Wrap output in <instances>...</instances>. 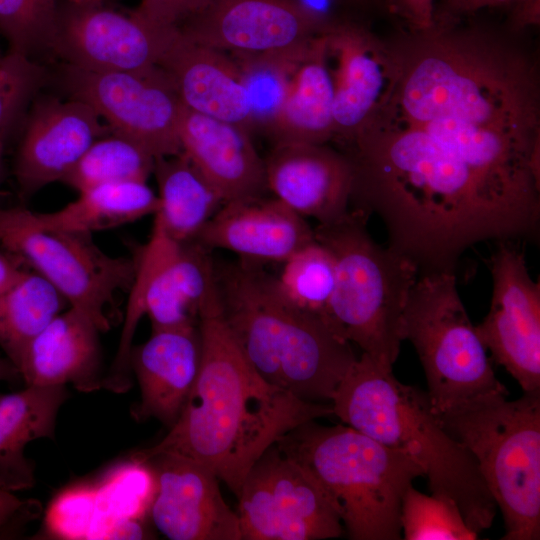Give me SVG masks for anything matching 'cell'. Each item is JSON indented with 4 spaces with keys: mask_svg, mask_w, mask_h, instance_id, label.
Returning <instances> with one entry per match:
<instances>
[{
    "mask_svg": "<svg viewBox=\"0 0 540 540\" xmlns=\"http://www.w3.org/2000/svg\"><path fill=\"white\" fill-rule=\"evenodd\" d=\"M345 145L353 209L378 215L420 273H454L477 243L538 232L540 114L501 82L397 80Z\"/></svg>",
    "mask_w": 540,
    "mask_h": 540,
    "instance_id": "1",
    "label": "cell"
},
{
    "mask_svg": "<svg viewBox=\"0 0 540 540\" xmlns=\"http://www.w3.org/2000/svg\"><path fill=\"white\" fill-rule=\"evenodd\" d=\"M201 360L184 408L155 445L133 459L171 453L209 468L236 498L263 453L297 426L334 416L331 403L309 402L265 381L242 352L222 313L218 289L198 320Z\"/></svg>",
    "mask_w": 540,
    "mask_h": 540,
    "instance_id": "2",
    "label": "cell"
},
{
    "mask_svg": "<svg viewBox=\"0 0 540 540\" xmlns=\"http://www.w3.org/2000/svg\"><path fill=\"white\" fill-rule=\"evenodd\" d=\"M215 272L223 317L257 373L302 400L330 403L357 358L350 342L293 304L253 260L215 263Z\"/></svg>",
    "mask_w": 540,
    "mask_h": 540,
    "instance_id": "3",
    "label": "cell"
},
{
    "mask_svg": "<svg viewBox=\"0 0 540 540\" xmlns=\"http://www.w3.org/2000/svg\"><path fill=\"white\" fill-rule=\"evenodd\" d=\"M330 403L344 424L420 465L431 495L454 505L472 531L490 528L497 504L474 456L441 425L427 392L399 382L391 367L362 353Z\"/></svg>",
    "mask_w": 540,
    "mask_h": 540,
    "instance_id": "4",
    "label": "cell"
},
{
    "mask_svg": "<svg viewBox=\"0 0 540 540\" xmlns=\"http://www.w3.org/2000/svg\"><path fill=\"white\" fill-rule=\"evenodd\" d=\"M276 446L317 480L352 540H399L407 489L420 465L348 425L307 421Z\"/></svg>",
    "mask_w": 540,
    "mask_h": 540,
    "instance_id": "5",
    "label": "cell"
},
{
    "mask_svg": "<svg viewBox=\"0 0 540 540\" xmlns=\"http://www.w3.org/2000/svg\"><path fill=\"white\" fill-rule=\"evenodd\" d=\"M367 217L352 208L341 219L314 229L315 240L335 263L327 315L342 337L392 368L404 340V308L420 272L410 258L373 240Z\"/></svg>",
    "mask_w": 540,
    "mask_h": 540,
    "instance_id": "6",
    "label": "cell"
},
{
    "mask_svg": "<svg viewBox=\"0 0 540 540\" xmlns=\"http://www.w3.org/2000/svg\"><path fill=\"white\" fill-rule=\"evenodd\" d=\"M479 398L435 414L444 429L475 458L497 507L504 540L540 536V390Z\"/></svg>",
    "mask_w": 540,
    "mask_h": 540,
    "instance_id": "7",
    "label": "cell"
},
{
    "mask_svg": "<svg viewBox=\"0 0 540 540\" xmlns=\"http://www.w3.org/2000/svg\"><path fill=\"white\" fill-rule=\"evenodd\" d=\"M402 333L419 356L435 414L485 396L508 395L461 301L455 273L419 274L404 308Z\"/></svg>",
    "mask_w": 540,
    "mask_h": 540,
    "instance_id": "8",
    "label": "cell"
},
{
    "mask_svg": "<svg viewBox=\"0 0 540 540\" xmlns=\"http://www.w3.org/2000/svg\"><path fill=\"white\" fill-rule=\"evenodd\" d=\"M0 243L44 277L68 306L86 316L100 332L111 327L110 309L128 292L135 259L104 252L87 233L41 229L21 207L0 208Z\"/></svg>",
    "mask_w": 540,
    "mask_h": 540,
    "instance_id": "9",
    "label": "cell"
},
{
    "mask_svg": "<svg viewBox=\"0 0 540 540\" xmlns=\"http://www.w3.org/2000/svg\"><path fill=\"white\" fill-rule=\"evenodd\" d=\"M237 499L242 540H320L343 534L320 484L276 444L250 469Z\"/></svg>",
    "mask_w": 540,
    "mask_h": 540,
    "instance_id": "10",
    "label": "cell"
},
{
    "mask_svg": "<svg viewBox=\"0 0 540 540\" xmlns=\"http://www.w3.org/2000/svg\"><path fill=\"white\" fill-rule=\"evenodd\" d=\"M63 84L70 97L90 105L112 132L133 140L155 159L181 152L183 104L159 66L94 72L65 65Z\"/></svg>",
    "mask_w": 540,
    "mask_h": 540,
    "instance_id": "11",
    "label": "cell"
},
{
    "mask_svg": "<svg viewBox=\"0 0 540 540\" xmlns=\"http://www.w3.org/2000/svg\"><path fill=\"white\" fill-rule=\"evenodd\" d=\"M331 22L302 0H208L178 26L188 40L229 54L299 49Z\"/></svg>",
    "mask_w": 540,
    "mask_h": 540,
    "instance_id": "12",
    "label": "cell"
},
{
    "mask_svg": "<svg viewBox=\"0 0 540 540\" xmlns=\"http://www.w3.org/2000/svg\"><path fill=\"white\" fill-rule=\"evenodd\" d=\"M175 27L148 21L102 4L60 5L51 49L66 65L94 72L146 70L158 66Z\"/></svg>",
    "mask_w": 540,
    "mask_h": 540,
    "instance_id": "13",
    "label": "cell"
},
{
    "mask_svg": "<svg viewBox=\"0 0 540 540\" xmlns=\"http://www.w3.org/2000/svg\"><path fill=\"white\" fill-rule=\"evenodd\" d=\"M492 300L476 331L494 360L524 392L540 390V284L512 242H498L491 261Z\"/></svg>",
    "mask_w": 540,
    "mask_h": 540,
    "instance_id": "14",
    "label": "cell"
},
{
    "mask_svg": "<svg viewBox=\"0 0 540 540\" xmlns=\"http://www.w3.org/2000/svg\"><path fill=\"white\" fill-rule=\"evenodd\" d=\"M138 461L154 475L148 513L161 534L171 540H242L238 514L224 500L220 480L209 468L171 453Z\"/></svg>",
    "mask_w": 540,
    "mask_h": 540,
    "instance_id": "15",
    "label": "cell"
},
{
    "mask_svg": "<svg viewBox=\"0 0 540 540\" xmlns=\"http://www.w3.org/2000/svg\"><path fill=\"white\" fill-rule=\"evenodd\" d=\"M322 36L334 91V139L345 144L386 98L394 60L389 44L353 22L334 20Z\"/></svg>",
    "mask_w": 540,
    "mask_h": 540,
    "instance_id": "16",
    "label": "cell"
},
{
    "mask_svg": "<svg viewBox=\"0 0 540 540\" xmlns=\"http://www.w3.org/2000/svg\"><path fill=\"white\" fill-rule=\"evenodd\" d=\"M82 100L45 98L32 107L17 150L14 175L29 198L62 181L91 144L111 131Z\"/></svg>",
    "mask_w": 540,
    "mask_h": 540,
    "instance_id": "17",
    "label": "cell"
},
{
    "mask_svg": "<svg viewBox=\"0 0 540 540\" xmlns=\"http://www.w3.org/2000/svg\"><path fill=\"white\" fill-rule=\"evenodd\" d=\"M267 189L303 218L335 222L350 211L353 167L327 144L272 146L264 159Z\"/></svg>",
    "mask_w": 540,
    "mask_h": 540,
    "instance_id": "18",
    "label": "cell"
},
{
    "mask_svg": "<svg viewBox=\"0 0 540 540\" xmlns=\"http://www.w3.org/2000/svg\"><path fill=\"white\" fill-rule=\"evenodd\" d=\"M158 66L171 79L183 106L253 135L248 95L238 64L229 53L194 43L176 27Z\"/></svg>",
    "mask_w": 540,
    "mask_h": 540,
    "instance_id": "19",
    "label": "cell"
},
{
    "mask_svg": "<svg viewBox=\"0 0 540 540\" xmlns=\"http://www.w3.org/2000/svg\"><path fill=\"white\" fill-rule=\"evenodd\" d=\"M200 360L198 325L152 331L147 341L133 347L130 367L140 388L133 417L137 421L154 418L171 428L193 388Z\"/></svg>",
    "mask_w": 540,
    "mask_h": 540,
    "instance_id": "20",
    "label": "cell"
},
{
    "mask_svg": "<svg viewBox=\"0 0 540 540\" xmlns=\"http://www.w3.org/2000/svg\"><path fill=\"white\" fill-rule=\"evenodd\" d=\"M179 139L181 152L225 203L263 197L268 190L264 159L246 130L183 106Z\"/></svg>",
    "mask_w": 540,
    "mask_h": 540,
    "instance_id": "21",
    "label": "cell"
},
{
    "mask_svg": "<svg viewBox=\"0 0 540 540\" xmlns=\"http://www.w3.org/2000/svg\"><path fill=\"white\" fill-rule=\"evenodd\" d=\"M196 240L244 259L282 263L313 242L315 234L305 218L277 198L259 197L224 203Z\"/></svg>",
    "mask_w": 540,
    "mask_h": 540,
    "instance_id": "22",
    "label": "cell"
},
{
    "mask_svg": "<svg viewBox=\"0 0 540 540\" xmlns=\"http://www.w3.org/2000/svg\"><path fill=\"white\" fill-rule=\"evenodd\" d=\"M98 328L68 307L24 348L17 368L26 385L66 386L81 392L102 388V358Z\"/></svg>",
    "mask_w": 540,
    "mask_h": 540,
    "instance_id": "23",
    "label": "cell"
},
{
    "mask_svg": "<svg viewBox=\"0 0 540 540\" xmlns=\"http://www.w3.org/2000/svg\"><path fill=\"white\" fill-rule=\"evenodd\" d=\"M334 91L322 32L299 58L282 107L265 134L272 146L334 139Z\"/></svg>",
    "mask_w": 540,
    "mask_h": 540,
    "instance_id": "24",
    "label": "cell"
},
{
    "mask_svg": "<svg viewBox=\"0 0 540 540\" xmlns=\"http://www.w3.org/2000/svg\"><path fill=\"white\" fill-rule=\"evenodd\" d=\"M68 396L63 385H26L0 393V487L16 491L34 485V463L24 449L33 440L54 437L57 414Z\"/></svg>",
    "mask_w": 540,
    "mask_h": 540,
    "instance_id": "25",
    "label": "cell"
},
{
    "mask_svg": "<svg viewBox=\"0 0 540 540\" xmlns=\"http://www.w3.org/2000/svg\"><path fill=\"white\" fill-rule=\"evenodd\" d=\"M197 240L182 243L145 299L152 331L198 325L204 305L217 292L215 262Z\"/></svg>",
    "mask_w": 540,
    "mask_h": 540,
    "instance_id": "26",
    "label": "cell"
},
{
    "mask_svg": "<svg viewBox=\"0 0 540 540\" xmlns=\"http://www.w3.org/2000/svg\"><path fill=\"white\" fill-rule=\"evenodd\" d=\"M21 210L35 227L92 235L155 214L158 197L146 182L128 181L81 191L74 201L57 211L39 213L24 207Z\"/></svg>",
    "mask_w": 540,
    "mask_h": 540,
    "instance_id": "27",
    "label": "cell"
},
{
    "mask_svg": "<svg viewBox=\"0 0 540 540\" xmlns=\"http://www.w3.org/2000/svg\"><path fill=\"white\" fill-rule=\"evenodd\" d=\"M152 174L158 187L154 217L176 242L196 240L224 200L183 152L156 158Z\"/></svg>",
    "mask_w": 540,
    "mask_h": 540,
    "instance_id": "28",
    "label": "cell"
},
{
    "mask_svg": "<svg viewBox=\"0 0 540 540\" xmlns=\"http://www.w3.org/2000/svg\"><path fill=\"white\" fill-rule=\"evenodd\" d=\"M182 243L172 239L154 217L147 243L135 259V270L128 291L124 323L114 361L104 375L102 388L114 393H125L132 386L130 355L132 342L140 320L145 316V299L154 280L175 256Z\"/></svg>",
    "mask_w": 540,
    "mask_h": 540,
    "instance_id": "29",
    "label": "cell"
},
{
    "mask_svg": "<svg viewBox=\"0 0 540 540\" xmlns=\"http://www.w3.org/2000/svg\"><path fill=\"white\" fill-rule=\"evenodd\" d=\"M67 306L54 286L32 269L0 296V346L16 367L26 345Z\"/></svg>",
    "mask_w": 540,
    "mask_h": 540,
    "instance_id": "30",
    "label": "cell"
},
{
    "mask_svg": "<svg viewBox=\"0 0 540 540\" xmlns=\"http://www.w3.org/2000/svg\"><path fill=\"white\" fill-rule=\"evenodd\" d=\"M155 158L133 140L109 131L96 139L61 182L78 193L108 183L147 182Z\"/></svg>",
    "mask_w": 540,
    "mask_h": 540,
    "instance_id": "31",
    "label": "cell"
},
{
    "mask_svg": "<svg viewBox=\"0 0 540 540\" xmlns=\"http://www.w3.org/2000/svg\"><path fill=\"white\" fill-rule=\"evenodd\" d=\"M311 41L286 52L230 54L238 64L248 95L253 134L265 136L271 127L286 97L293 70Z\"/></svg>",
    "mask_w": 540,
    "mask_h": 540,
    "instance_id": "32",
    "label": "cell"
},
{
    "mask_svg": "<svg viewBox=\"0 0 540 540\" xmlns=\"http://www.w3.org/2000/svg\"><path fill=\"white\" fill-rule=\"evenodd\" d=\"M282 263V271L276 277L282 293L297 307L330 323L327 311L336 276L331 253L314 240Z\"/></svg>",
    "mask_w": 540,
    "mask_h": 540,
    "instance_id": "33",
    "label": "cell"
},
{
    "mask_svg": "<svg viewBox=\"0 0 540 540\" xmlns=\"http://www.w3.org/2000/svg\"><path fill=\"white\" fill-rule=\"evenodd\" d=\"M59 10L58 0H0V32L9 51L33 58L51 49Z\"/></svg>",
    "mask_w": 540,
    "mask_h": 540,
    "instance_id": "34",
    "label": "cell"
},
{
    "mask_svg": "<svg viewBox=\"0 0 540 540\" xmlns=\"http://www.w3.org/2000/svg\"><path fill=\"white\" fill-rule=\"evenodd\" d=\"M401 526L406 540L478 538L454 505L433 495H425L413 486L407 489L402 500Z\"/></svg>",
    "mask_w": 540,
    "mask_h": 540,
    "instance_id": "35",
    "label": "cell"
},
{
    "mask_svg": "<svg viewBox=\"0 0 540 540\" xmlns=\"http://www.w3.org/2000/svg\"><path fill=\"white\" fill-rule=\"evenodd\" d=\"M45 69L33 58L9 51L0 55V153L30 101L44 84Z\"/></svg>",
    "mask_w": 540,
    "mask_h": 540,
    "instance_id": "36",
    "label": "cell"
},
{
    "mask_svg": "<svg viewBox=\"0 0 540 540\" xmlns=\"http://www.w3.org/2000/svg\"><path fill=\"white\" fill-rule=\"evenodd\" d=\"M96 519V490L75 487L59 495L50 506L47 525L58 537L90 538Z\"/></svg>",
    "mask_w": 540,
    "mask_h": 540,
    "instance_id": "37",
    "label": "cell"
},
{
    "mask_svg": "<svg viewBox=\"0 0 540 540\" xmlns=\"http://www.w3.org/2000/svg\"><path fill=\"white\" fill-rule=\"evenodd\" d=\"M208 0H141L133 9L155 24L177 27L184 19L202 8Z\"/></svg>",
    "mask_w": 540,
    "mask_h": 540,
    "instance_id": "38",
    "label": "cell"
},
{
    "mask_svg": "<svg viewBox=\"0 0 540 540\" xmlns=\"http://www.w3.org/2000/svg\"><path fill=\"white\" fill-rule=\"evenodd\" d=\"M41 513V505L34 499H21L0 487V537L19 533Z\"/></svg>",
    "mask_w": 540,
    "mask_h": 540,
    "instance_id": "39",
    "label": "cell"
},
{
    "mask_svg": "<svg viewBox=\"0 0 540 540\" xmlns=\"http://www.w3.org/2000/svg\"><path fill=\"white\" fill-rule=\"evenodd\" d=\"M526 1L529 0H440L435 4L434 24H457L481 10L499 7L512 9Z\"/></svg>",
    "mask_w": 540,
    "mask_h": 540,
    "instance_id": "40",
    "label": "cell"
},
{
    "mask_svg": "<svg viewBox=\"0 0 540 540\" xmlns=\"http://www.w3.org/2000/svg\"><path fill=\"white\" fill-rule=\"evenodd\" d=\"M392 8L413 30H425L434 25V0H391Z\"/></svg>",
    "mask_w": 540,
    "mask_h": 540,
    "instance_id": "41",
    "label": "cell"
},
{
    "mask_svg": "<svg viewBox=\"0 0 540 540\" xmlns=\"http://www.w3.org/2000/svg\"><path fill=\"white\" fill-rule=\"evenodd\" d=\"M30 268L16 254L0 250V296L9 290Z\"/></svg>",
    "mask_w": 540,
    "mask_h": 540,
    "instance_id": "42",
    "label": "cell"
},
{
    "mask_svg": "<svg viewBox=\"0 0 540 540\" xmlns=\"http://www.w3.org/2000/svg\"><path fill=\"white\" fill-rule=\"evenodd\" d=\"M149 536L141 518H122L112 522L100 539H146Z\"/></svg>",
    "mask_w": 540,
    "mask_h": 540,
    "instance_id": "43",
    "label": "cell"
},
{
    "mask_svg": "<svg viewBox=\"0 0 540 540\" xmlns=\"http://www.w3.org/2000/svg\"><path fill=\"white\" fill-rule=\"evenodd\" d=\"M21 377L18 368L8 358L0 357V382L14 383Z\"/></svg>",
    "mask_w": 540,
    "mask_h": 540,
    "instance_id": "44",
    "label": "cell"
},
{
    "mask_svg": "<svg viewBox=\"0 0 540 540\" xmlns=\"http://www.w3.org/2000/svg\"><path fill=\"white\" fill-rule=\"evenodd\" d=\"M67 2L73 3V4H102L105 0H66Z\"/></svg>",
    "mask_w": 540,
    "mask_h": 540,
    "instance_id": "45",
    "label": "cell"
},
{
    "mask_svg": "<svg viewBox=\"0 0 540 540\" xmlns=\"http://www.w3.org/2000/svg\"><path fill=\"white\" fill-rule=\"evenodd\" d=\"M2 154L0 153V181H1V175H2Z\"/></svg>",
    "mask_w": 540,
    "mask_h": 540,
    "instance_id": "46",
    "label": "cell"
}]
</instances>
